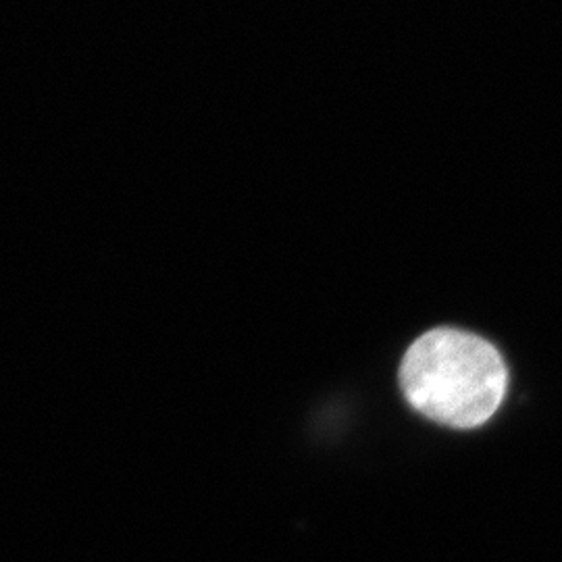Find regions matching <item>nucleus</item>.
Returning a JSON list of instances; mask_svg holds the SVG:
<instances>
[{
    "label": "nucleus",
    "mask_w": 562,
    "mask_h": 562,
    "mask_svg": "<svg viewBox=\"0 0 562 562\" xmlns=\"http://www.w3.org/2000/svg\"><path fill=\"white\" fill-rule=\"evenodd\" d=\"M508 369L498 348L475 334L438 327L411 344L401 364L408 404L429 422L473 429L501 408Z\"/></svg>",
    "instance_id": "1"
}]
</instances>
